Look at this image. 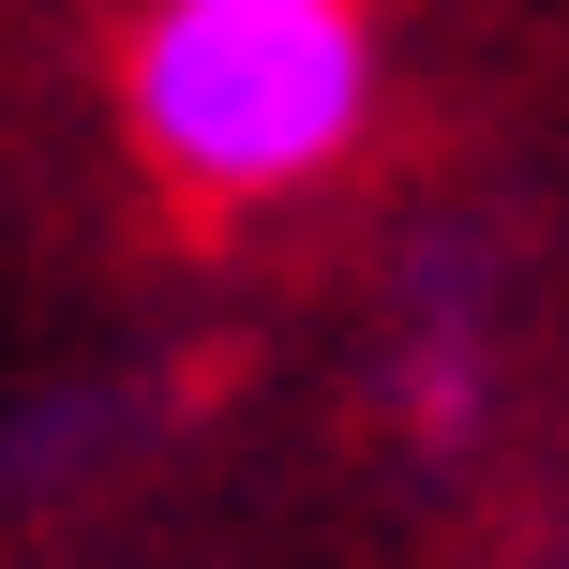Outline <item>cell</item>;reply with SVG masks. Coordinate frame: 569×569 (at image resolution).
<instances>
[{
	"label": "cell",
	"instance_id": "6da1fadb",
	"mask_svg": "<svg viewBox=\"0 0 569 569\" xmlns=\"http://www.w3.org/2000/svg\"><path fill=\"white\" fill-rule=\"evenodd\" d=\"M390 106L375 0H136L120 16V136L196 210H284L360 166Z\"/></svg>",
	"mask_w": 569,
	"mask_h": 569
},
{
	"label": "cell",
	"instance_id": "7a4b0ae2",
	"mask_svg": "<svg viewBox=\"0 0 569 569\" xmlns=\"http://www.w3.org/2000/svg\"><path fill=\"white\" fill-rule=\"evenodd\" d=\"M510 360H525V300H510V240L480 210H435V226L390 240V284H375V435L405 465H480L495 420H510Z\"/></svg>",
	"mask_w": 569,
	"mask_h": 569
},
{
	"label": "cell",
	"instance_id": "3957f363",
	"mask_svg": "<svg viewBox=\"0 0 569 569\" xmlns=\"http://www.w3.org/2000/svg\"><path fill=\"white\" fill-rule=\"evenodd\" d=\"M150 420H166V375H60V390H16L0 405V525H46V510H76L90 480H120V465L150 450Z\"/></svg>",
	"mask_w": 569,
	"mask_h": 569
}]
</instances>
